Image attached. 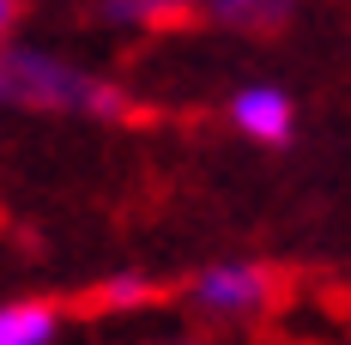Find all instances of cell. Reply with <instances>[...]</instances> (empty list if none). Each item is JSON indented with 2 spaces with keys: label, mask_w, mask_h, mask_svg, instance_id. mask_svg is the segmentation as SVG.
<instances>
[{
  "label": "cell",
  "mask_w": 351,
  "mask_h": 345,
  "mask_svg": "<svg viewBox=\"0 0 351 345\" xmlns=\"http://www.w3.org/2000/svg\"><path fill=\"white\" fill-rule=\"evenodd\" d=\"M0 104H43V109H91V115H128V97L115 85H97L91 73L67 67L55 55H0Z\"/></svg>",
  "instance_id": "1"
},
{
  "label": "cell",
  "mask_w": 351,
  "mask_h": 345,
  "mask_svg": "<svg viewBox=\"0 0 351 345\" xmlns=\"http://www.w3.org/2000/svg\"><path fill=\"white\" fill-rule=\"evenodd\" d=\"M194 303L206 315H224V321H243V315H261L273 303V273L254 267V261H218L194 278Z\"/></svg>",
  "instance_id": "2"
},
{
  "label": "cell",
  "mask_w": 351,
  "mask_h": 345,
  "mask_svg": "<svg viewBox=\"0 0 351 345\" xmlns=\"http://www.w3.org/2000/svg\"><path fill=\"white\" fill-rule=\"evenodd\" d=\"M230 121H237V134L261 139V145H285L291 139V97L279 85H243L230 97Z\"/></svg>",
  "instance_id": "3"
},
{
  "label": "cell",
  "mask_w": 351,
  "mask_h": 345,
  "mask_svg": "<svg viewBox=\"0 0 351 345\" xmlns=\"http://www.w3.org/2000/svg\"><path fill=\"white\" fill-rule=\"evenodd\" d=\"M61 315L55 303H0V345H55Z\"/></svg>",
  "instance_id": "4"
},
{
  "label": "cell",
  "mask_w": 351,
  "mask_h": 345,
  "mask_svg": "<svg viewBox=\"0 0 351 345\" xmlns=\"http://www.w3.org/2000/svg\"><path fill=\"white\" fill-rule=\"evenodd\" d=\"M218 19H237V25H273V19H285L297 0H206Z\"/></svg>",
  "instance_id": "5"
},
{
  "label": "cell",
  "mask_w": 351,
  "mask_h": 345,
  "mask_svg": "<svg viewBox=\"0 0 351 345\" xmlns=\"http://www.w3.org/2000/svg\"><path fill=\"white\" fill-rule=\"evenodd\" d=\"M145 291H152V285H145V278H128V273L104 285V297H109V303H145Z\"/></svg>",
  "instance_id": "6"
},
{
  "label": "cell",
  "mask_w": 351,
  "mask_h": 345,
  "mask_svg": "<svg viewBox=\"0 0 351 345\" xmlns=\"http://www.w3.org/2000/svg\"><path fill=\"white\" fill-rule=\"evenodd\" d=\"M6 25H12V0H0V31H6Z\"/></svg>",
  "instance_id": "7"
},
{
  "label": "cell",
  "mask_w": 351,
  "mask_h": 345,
  "mask_svg": "<svg viewBox=\"0 0 351 345\" xmlns=\"http://www.w3.org/2000/svg\"><path fill=\"white\" fill-rule=\"evenodd\" d=\"M176 345H194V340H176Z\"/></svg>",
  "instance_id": "8"
}]
</instances>
